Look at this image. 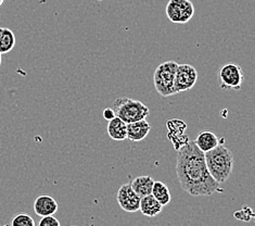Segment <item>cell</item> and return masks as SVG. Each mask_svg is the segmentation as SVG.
I'll list each match as a JSON object with an SVG mask.
<instances>
[{
  "mask_svg": "<svg viewBox=\"0 0 255 226\" xmlns=\"http://www.w3.org/2000/svg\"><path fill=\"white\" fill-rule=\"evenodd\" d=\"M176 174L181 188L191 196H212L223 192L221 184L209 172L204 152L193 142H188L177 151Z\"/></svg>",
  "mask_w": 255,
  "mask_h": 226,
  "instance_id": "obj_1",
  "label": "cell"
},
{
  "mask_svg": "<svg viewBox=\"0 0 255 226\" xmlns=\"http://www.w3.org/2000/svg\"><path fill=\"white\" fill-rule=\"evenodd\" d=\"M205 163L211 176L218 183L226 182L233 173L235 159L233 152L224 145H218L204 154Z\"/></svg>",
  "mask_w": 255,
  "mask_h": 226,
  "instance_id": "obj_2",
  "label": "cell"
},
{
  "mask_svg": "<svg viewBox=\"0 0 255 226\" xmlns=\"http://www.w3.org/2000/svg\"><path fill=\"white\" fill-rule=\"evenodd\" d=\"M112 109L114 110L115 115L126 124L143 120L150 113V109L144 103L128 98V97H120L115 99Z\"/></svg>",
  "mask_w": 255,
  "mask_h": 226,
  "instance_id": "obj_3",
  "label": "cell"
},
{
  "mask_svg": "<svg viewBox=\"0 0 255 226\" xmlns=\"http://www.w3.org/2000/svg\"><path fill=\"white\" fill-rule=\"evenodd\" d=\"M178 63L169 60L161 63L154 71L153 83L154 87L162 97H168L174 94V79Z\"/></svg>",
  "mask_w": 255,
  "mask_h": 226,
  "instance_id": "obj_4",
  "label": "cell"
},
{
  "mask_svg": "<svg viewBox=\"0 0 255 226\" xmlns=\"http://www.w3.org/2000/svg\"><path fill=\"white\" fill-rule=\"evenodd\" d=\"M217 82L223 90H240L245 82V73L239 64L227 63L218 70Z\"/></svg>",
  "mask_w": 255,
  "mask_h": 226,
  "instance_id": "obj_5",
  "label": "cell"
},
{
  "mask_svg": "<svg viewBox=\"0 0 255 226\" xmlns=\"http://www.w3.org/2000/svg\"><path fill=\"white\" fill-rule=\"evenodd\" d=\"M194 14V5L190 0H169L166 4L168 20L176 24L189 22Z\"/></svg>",
  "mask_w": 255,
  "mask_h": 226,
  "instance_id": "obj_6",
  "label": "cell"
},
{
  "mask_svg": "<svg viewBox=\"0 0 255 226\" xmlns=\"http://www.w3.org/2000/svg\"><path fill=\"white\" fill-rule=\"evenodd\" d=\"M198 81V72L190 64H178L174 79V94L190 90Z\"/></svg>",
  "mask_w": 255,
  "mask_h": 226,
  "instance_id": "obj_7",
  "label": "cell"
},
{
  "mask_svg": "<svg viewBox=\"0 0 255 226\" xmlns=\"http://www.w3.org/2000/svg\"><path fill=\"white\" fill-rule=\"evenodd\" d=\"M140 197L132 191L130 183L120 187L117 194L118 204L121 207V209L125 212H137L139 211V205H140Z\"/></svg>",
  "mask_w": 255,
  "mask_h": 226,
  "instance_id": "obj_8",
  "label": "cell"
},
{
  "mask_svg": "<svg viewBox=\"0 0 255 226\" xmlns=\"http://www.w3.org/2000/svg\"><path fill=\"white\" fill-rule=\"evenodd\" d=\"M59 209L56 199L49 195H41L34 201V211L38 217H49L54 216Z\"/></svg>",
  "mask_w": 255,
  "mask_h": 226,
  "instance_id": "obj_9",
  "label": "cell"
},
{
  "mask_svg": "<svg viewBox=\"0 0 255 226\" xmlns=\"http://www.w3.org/2000/svg\"><path fill=\"white\" fill-rule=\"evenodd\" d=\"M150 131L151 125L145 119L132 122L127 124L126 139H129L130 142H141L149 135Z\"/></svg>",
  "mask_w": 255,
  "mask_h": 226,
  "instance_id": "obj_10",
  "label": "cell"
},
{
  "mask_svg": "<svg viewBox=\"0 0 255 226\" xmlns=\"http://www.w3.org/2000/svg\"><path fill=\"white\" fill-rule=\"evenodd\" d=\"M194 144L202 152H208L214 149L216 146L221 144V140L213 132L211 131H202L198 134L197 138L194 139Z\"/></svg>",
  "mask_w": 255,
  "mask_h": 226,
  "instance_id": "obj_11",
  "label": "cell"
},
{
  "mask_svg": "<svg viewBox=\"0 0 255 226\" xmlns=\"http://www.w3.org/2000/svg\"><path fill=\"white\" fill-rule=\"evenodd\" d=\"M163 210V206L157 201L152 195H148L140 199V205H139V211L143 216L148 218H155L159 216Z\"/></svg>",
  "mask_w": 255,
  "mask_h": 226,
  "instance_id": "obj_12",
  "label": "cell"
},
{
  "mask_svg": "<svg viewBox=\"0 0 255 226\" xmlns=\"http://www.w3.org/2000/svg\"><path fill=\"white\" fill-rule=\"evenodd\" d=\"M154 184V180L149 175H141L136 177L130 183V186L132 191L135 192L139 197L142 198L144 196H148L152 193V187Z\"/></svg>",
  "mask_w": 255,
  "mask_h": 226,
  "instance_id": "obj_13",
  "label": "cell"
},
{
  "mask_svg": "<svg viewBox=\"0 0 255 226\" xmlns=\"http://www.w3.org/2000/svg\"><path fill=\"white\" fill-rule=\"evenodd\" d=\"M108 135L110 136L113 140H125L126 134H127V124L123 122L120 118L115 117L111 121H109L107 126Z\"/></svg>",
  "mask_w": 255,
  "mask_h": 226,
  "instance_id": "obj_14",
  "label": "cell"
},
{
  "mask_svg": "<svg viewBox=\"0 0 255 226\" xmlns=\"http://www.w3.org/2000/svg\"><path fill=\"white\" fill-rule=\"evenodd\" d=\"M15 46V35L10 28L1 27L0 30V53H8Z\"/></svg>",
  "mask_w": 255,
  "mask_h": 226,
  "instance_id": "obj_15",
  "label": "cell"
},
{
  "mask_svg": "<svg viewBox=\"0 0 255 226\" xmlns=\"http://www.w3.org/2000/svg\"><path fill=\"white\" fill-rule=\"evenodd\" d=\"M151 195H152V196L157 201H159V203L163 207L171 203V199H172L171 192H169L168 187L162 182H155L154 181V184H153V187H152V193H151Z\"/></svg>",
  "mask_w": 255,
  "mask_h": 226,
  "instance_id": "obj_16",
  "label": "cell"
},
{
  "mask_svg": "<svg viewBox=\"0 0 255 226\" xmlns=\"http://www.w3.org/2000/svg\"><path fill=\"white\" fill-rule=\"evenodd\" d=\"M167 133L172 134H185L187 130V124L180 119H171L166 122Z\"/></svg>",
  "mask_w": 255,
  "mask_h": 226,
  "instance_id": "obj_17",
  "label": "cell"
},
{
  "mask_svg": "<svg viewBox=\"0 0 255 226\" xmlns=\"http://www.w3.org/2000/svg\"><path fill=\"white\" fill-rule=\"evenodd\" d=\"M11 226H35V221L27 213H19L12 218Z\"/></svg>",
  "mask_w": 255,
  "mask_h": 226,
  "instance_id": "obj_18",
  "label": "cell"
},
{
  "mask_svg": "<svg viewBox=\"0 0 255 226\" xmlns=\"http://www.w3.org/2000/svg\"><path fill=\"white\" fill-rule=\"evenodd\" d=\"M167 137L171 140L174 145V148L176 151H178L181 147L189 142V137H188L187 134H172V133H167Z\"/></svg>",
  "mask_w": 255,
  "mask_h": 226,
  "instance_id": "obj_19",
  "label": "cell"
},
{
  "mask_svg": "<svg viewBox=\"0 0 255 226\" xmlns=\"http://www.w3.org/2000/svg\"><path fill=\"white\" fill-rule=\"evenodd\" d=\"M234 217L237 220H239V221L250 222L251 220L254 218V213L250 207H244V208H241L240 210L236 211L234 213Z\"/></svg>",
  "mask_w": 255,
  "mask_h": 226,
  "instance_id": "obj_20",
  "label": "cell"
},
{
  "mask_svg": "<svg viewBox=\"0 0 255 226\" xmlns=\"http://www.w3.org/2000/svg\"><path fill=\"white\" fill-rule=\"evenodd\" d=\"M38 226H61V224H60L58 219H56L53 216H49L41 218Z\"/></svg>",
  "mask_w": 255,
  "mask_h": 226,
  "instance_id": "obj_21",
  "label": "cell"
},
{
  "mask_svg": "<svg viewBox=\"0 0 255 226\" xmlns=\"http://www.w3.org/2000/svg\"><path fill=\"white\" fill-rule=\"evenodd\" d=\"M102 114H103V118H105V120H107L108 122L117 117V115H115L114 110L112 108H106L105 110H103Z\"/></svg>",
  "mask_w": 255,
  "mask_h": 226,
  "instance_id": "obj_22",
  "label": "cell"
},
{
  "mask_svg": "<svg viewBox=\"0 0 255 226\" xmlns=\"http://www.w3.org/2000/svg\"><path fill=\"white\" fill-rule=\"evenodd\" d=\"M3 2H4V0H0V7L3 4Z\"/></svg>",
  "mask_w": 255,
  "mask_h": 226,
  "instance_id": "obj_23",
  "label": "cell"
},
{
  "mask_svg": "<svg viewBox=\"0 0 255 226\" xmlns=\"http://www.w3.org/2000/svg\"><path fill=\"white\" fill-rule=\"evenodd\" d=\"M1 62H2V59H1V53H0V65H1Z\"/></svg>",
  "mask_w": 255,
  "mask_h": 226,
  "instance_id": "obj_24",
  "label": "cell"
},
{
  "mask_svg": "<svg viewBox=\"0 0 255 226\" xmlns=\"http://www.w3.org/2000/svg\"><path fill=\"white\" fill-rule=\"evenodd\" d=\"M70 226H78V225H70Z\"/></svg>",
  "mask_w": 255,
  "mask_h": 226,
  "instance_id": "obj_25",
  "label": "cell"
},
{
  "mask_svg": "<svg viewBox=\"0 0 255 226\" xmlns=\"http://www.w3.org/2000/svg\"><path fill=\"white\" fill-rule=\"evenodd\" d=\"M99 1H103V0H99Z\"/></svg>",
  "mask_w": 255,
  "mask_h": 226,
  "instance_id": "obj_26",
  "label": "cell"
},
{
  "mask_svg": "<svg viewBox=\"0 0 255 226\" xmlns=\"http://www.w3.org/2000/svg\"><path fill=\"white\" fill-rule=\"evenodd\" d=\"M0 30H1V27H0Z\"/></svg>",
  "mask_w": 255,
  "mask_h": 226,
  "instance_id": "obj_27",
  "label": "cell"
}]
</instances>
